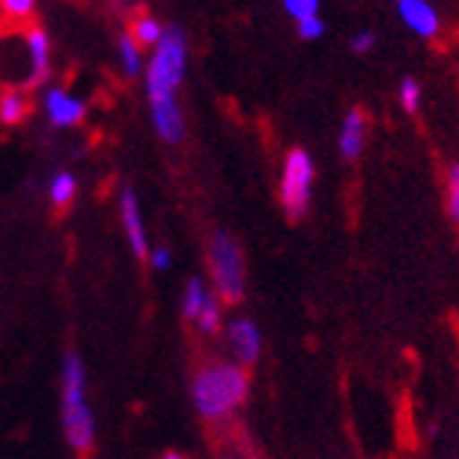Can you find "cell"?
Masks as SVG:
<instances>
[{
	"instance_id": "cell-9",
	"label": "cell",
	"mask_w": 459,
	"mask_h": 459,
	"mask_svg": "<svg viewBox=\"0 0 459 459\" xmlns=\"http://www.w3.org/2000/svg\"><path fill=\"white\" fill-rule=\"evenodd\" d=\"M20 34L26 37V43L31 48V56H34V74H31V79L26 82V88L31 91V88H37L48 76V37H46L43 26L37 23V17Z\"/></svg>"
},
{
	"instance_id": "cell-6",
	"label": "cell",
	"mask_w": 459,
	"mask_h": 459,
	"mask_svg": "<svg viewBox=\"0 0 459 459\" xmlns=\"http://www.w3.org/2000/svg\"><path fill=\"white\" fill-rule=\"evenodd\" d=\"M403 23L423 39H434L440 34V14L434 12L429 0H394Z\"/></svg>"
},
{
	"instance_id": "cell-14",
	"label": "cell",
	"mask_w": 459,
	"mask_h": 459,
	"mask_svg": "<svg viewBox=\"0 0 459 459\" xmlns=\"http://www.w3.org/2000/svg\"><path fill=\"white\" fill-rule=\"evenodd\" d=\"M127 34L135 39L138 48H152V46H158V39L164 37V29L158 26V20H152L144 9H138L130 14Z\"/></svg>"
},
{
	"instance_id": "cell-21",
	"label": "cell",
	"mask_w": 459,
	"mask_h": 459,
	"mask_svg": "<svg viewBox=\"0 0 459 459\" xmlns=\"http://www.w3.org/2000/svg\"><path fill=\"white\" fill-rule=\"evenodd\" d=\"M448 214L459 226V164L451 167V172H448Z\"/></svg>"
},
{
	"instance_id": "cell-7",
	"label": "cell",
	"mask_w": 459,
	"mask_h": 459,
	"mask_svg": "<svg viewBox=\"0 0 459 459\" xmlns=\"http://www.w3.org/2000/svg\"><path fill=\"white\" fill-rule=\"evenodd\" d=\"M229 342H231V350L237 355V361L243 364V367L256 364L259 352H263V335H259L256 325L248 322V318H237V322H231Z\"/></svg>"
},
{
	"instance_id": "cell-10",
	"label": "cell",
	"mask_w": 459,
	"mask_h": 459,
	"mask_svg": "<svg viewBox=\"0 0 459 459\" xmlns=\"http://www.w3.org/2000/svg\"><path fill=\"white\" fill-rule=\"evenodd\" d=\"M34 20V0H0V37L20 34Z\"/></svg>"
},
{
	"instance_id": "cell-3",
	"label": "cell",
	"mask_w": 459,
	"mask_h": 459,
	"mask_svg": "<svg viewBox=\"0 0 459 459\" xmlns=\"http://www.w3.org/2000/svg\"><path fill=\"white\" fill-rule=\"evenodd\" d=\"M82 384H85V375H82V364H79V355L68 352V358H65V389H63L65 437L79 456H91L93 454V417L85 406Z\"/></svg>"
},
{
	"instance_id": "cell-1",
	"label": "cell",
	"mask_w": 459,
	"mask_h": 459,
	"mask_svg": "<svg viewBox=\"0 0 459 459\" xmlns=\"http://www.w3.org/2000/svg\"><path fill=\"white\" fill-rule=\"evenodd\" d=\"M186 68V37L181 29H167L158 39L155 56L147 71V93L152 105V118L158 135L169 144H178L184 138V116L175 102V91L184 79Z\"/></svg>"
},
{
	"instance_id": "cell-15",
	"label": "cell",
	"mask_w": 459,
	"mask_h": 459,
	"mask_svg": "<svg viewBox=\"0 0 459 459\" xmlns=\"http://www.w3.org/2000/svg\"><path fill=\"white\" fill-rule=\"evenodd\" d=\"M74 192H76V184H74V178L68 175V172H63V175H56V181H54V186H51V204H54V217H63L68 209H71V204H74Z\"/></svg>"
},
{
	"instance_id": "cell-13",
	"label": "cell",
	"mask_w": 459,
	"mask_h": 459,
	"mask_svg": "<svg viewBox=\"0 0 459 459\" xmlns=\"http://www.w3.org/2000/svg\"><path fill=\"white\" fill-rule=\"evenodd\" d=\"M48 113H51V122L59 127H68V125H79L85 116V105L71 99L63 91H51L48 93Z\"/></svg>"
},
{
	"instance_id": "cell-22",
	"label": "cell",
	"mask_w": 459,
	"mask_h": 459,
	"mask_svg": "<svg viewBox=\"0 0 459 459\" xmlns=\"http://www.w3.org/2000/svg\"><path fill=\"white\" fill-rule=\"evenodd\" d=\"M296 26H299V37L302 39H318L325 34V20L318 17V14H310V17H305V20H296Z\"/></svg>"
},
{
	"instance_id": "cell-5",
	"label": "cell",
	"mask_w": 459,
	"mask_h": 459,
	"mask_svg": "<svg viewBox=\"0 0 459 459\" xmlns=\"http://www.w3.org/2000/svg\"><path fill=\"white\" fill-rule=\"evenodd\" d=\"M313 158L307 150H290L282 167V186H279V201L288 212L290 221L305 217L310 206V192H313Z\"/></svg>"
},
{
	"instance_id": "cell-4",
	"label": "cell",
	"mask_w": 459,
	"mask_h": 459,
	"mask_svg": "<svg viewBox=\"0 0 459 459\" xmlns=\"http://www.w3.org/2000/svg\"><path fill=\"white\" fill-rule=\"evenodd\" d=\"M209 268L214 290L223 305H239L246 296V263L237 239L226 231H217L209 239Z\"/></svg>"
},
{
	"instance_id": "cell-23",
	"label": "cell",
	"mask_w": 459,
	"mask_h": 459,
	"mask_svg": "<svg viewBox=\"0 0 459 459\" xmlns=\"http://www.w3.org/2000/svg\"><path fill=\"white\" fill-rule=\"evenodd\" d=\"M350 48H352L355 54H369V51L375 48V34H372V31H355V34L350 37Z\"/></svg>"
},
{
	"instance_id": "cell-11",
	"label": "cell",
	"mask_w": 459,
	"mask_h": 459,
	"mask_svg": "<svg viewBox=\"0 0 459 459\" xmlns=\"http://www.w3.org/2000/svg\"><path fill=\"white\" fill-rule=\"evenodd\" d=\"M122 217H125V229H127L135 256L147 259V237H144V226H142V214H138V201L130 189L122 195Z\"/></svg>"
},
{
	"instance_id": "cell-17",
	"label": "cell",
	"mask_w": 459,
	"mask_h": 459,
	"mask_svg": "<svg viewBox=\"0 0 459 459\" xmlns=\"http://www.w3.org/2000/svg\"><path fill=\"white\" fill-rule=\"evenodd\" d=\"M206 296H209V290L204 288L201 279H189L186 296H184V316L189 318V322H195L197 313H201V307H204V302H206Z\"/></svg>"
},
{
	"instance_id": "cell-18",
	"label": "cell",
	"mask_w": 459,
	"mask_h": 459,
	"mask_svg": "<svg viewBox=\"0 0 459 459\" xmlns=\"http://www.w3.org/2000/svg\"><path fill=\"white\" fill-rule=\"evenodd\" d=\"M420 96H423V88L417 79L406 76L401 79V88H397V99H401V105L406 113H417V108H420Z\"/></svg>"
},
{
	"instance_id": "cell-24",
	"label": "cell",
	"mask_w": 459,
	"mask_h": 459,
	"mask_svg": "<svg viewBox=\"0 0 459 459\" xmlns=\"http://www.w3.org/2000/svg\"><path fill=\"white\" fill-rule=\"evenodd\" d=\"M152 265H155V268H167V265H169V254H167L164 248H161V251H155V254H152Z\"/></svg>"
},
{
	"instance_id": "cell-19",
	"label": "cell",
	"mask_w": 459,
	"mask_h": 459,
	"mask_svg": "<svg viewBox=\"0 0 459 459\" xmlns=\"http://www.w3.org/2000/svg\"><path fill=\"white\" fill-rule=\"evenodd\" d=\"M138 51L142 48L135 46V39L130 34H125L122 37V59H125V71L130 76H135L138 71H142V56H138Z\"/></svg>"
},
{
	"instance_id": "cell-12",
	"label": "cell",
	"mask_w": 459,
	"mask_h": 459,
	"mask_svg": "<svg viewBox=\"0 0 459 459\" xmlns=\"http://www.w3.org/2000/svg\"><path fill=\"white\" fill-rule=\"evenodd\" d=\"M31 113L29 88H4L0 91V122L20 125Z\"/></svg>"
},
{
	"instance_id": "cell-8",
	"label": "cell",
	"mask_w": 459,
	"mask_h": 459,
	"mask_svg": "<svg viewBox=\"0 0 459 459\" xmlns=\"http://www.w3.org/2000/svg\"><path fill=\"white\" fill-rule=\"evenodd\" d=\"M364 138H367V116L364 110L352 108L344 122H342V133H338V150L347 158V161H355L364 150Z\"/></svg>"
},
{
	"instance_id": "cell-20",
	"label": "cell",
	"mask_w": 459,
	"mask_h": 459,
	"mask_svg": "<svg viewBox=\"0 0 459 459\" xmlns=\"http://www.w3.org/2000/svg\"><path fill=\"white\" fill-rule=\"evenodd\" d=\"M318 4H322V0H282L285 12L293 20H305L310 14H318Z\"/></svg>"
},
{
	"instance_id": "cell-16",
	"label": "cell",
	"mask_w": 459,
	"mask_h": 459,
	"mask_svg": "<svg viewBox=\"0 0 459 459\" xmlns=\"http://www.w3.org/2000/svg\"><path fill=\"white\" fill-rule=\"evenodd\" d=\"M195 325L201 327V333L206 335H214L217 330H221V296H206V302L201 307V313H197Z\"/></svg>"
},
{
	"instance_id": "cell-2",
	"label": "cell",
	"mask_w": 459,
	"mask_h": 459,
	"mask_svg": "<svg viewBox=\"0 0 459 459\" xmlns=\"http://www.w3.org/2000/svg\"><path fill=\"white\" fill-rule=\"evenodd\" d=\"M248 397V372L243 364L209 361L197 367L192 377V401L197 414L206 423H223L246 403Z\"/></svg>"
}]
</instances>
